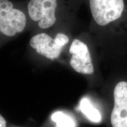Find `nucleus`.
<instances>
[{"mask_svg": "<svg viewBox=\"0 0 127 127\" xmlns=\"http://www.w3.org/2000/svg\"><path fill=\"white\" fill-rule=\"evenodd\" d=\"M24 4L32 34L66 27L73 11L72 0H28Z\"/></svg>", "mask_w": 127, "mask_h": 127, "instance_id": "f257e3e1", "label": "nucleus"}, {"mask_svg": "<svg viewBox=\"0 0 127 127\" xmlns=\"http://www.w3.org/2000/svg\"><path fill=\"white\" fill-rule=\"evenodd\" d=\"M28 28L24 3L0 0V47L28 31Z\"/></svg>", "mask_w": 127, "mask_h": 127, "instance_id": "f03ea898", "label": "nucleus"}, {"mask_svg": "<svg viewBox=\"0 0 127 127\" xmlns=\"http://www.w3.org/2000/svg\"><path fill=\"white\" fill-rule=\"evenodd\" d=\"M71 41V36L65 27L33 33L30 39L29 46L39 56L55 61L61 57Z\"/></svg>", "mask_w": 127, "mask_h": 127, "instance_id": "7ed1b4c3", "label": "nucleus"}, {"mask_svg": "<svg viewBox=\"0 0 127 127\" xmlns=\"http://www.w3.org/2000/svg\"><path fill=\"white\" fill-rule=\"evenodd\" d=\"M92 17L98 25L104 27L121 17L124 0H89Z\"/></svg>", "mask_w": 127, "mask_h": 127, "instance_id": "20e7f679", "label": "nucleus"}, {"mask_svg": "<svg viewBox=\"0 0 127 127\" xmlns=\"http://www.w3.org/2000/svg\"><path fill=\"white\" fill-rule=\"evenodd\" d=\"M68 47L69 63L72 69L83 75L93 74L94 67L87 44L78 38H74Z\"/></svg>", "mask_w": 127, "mask_h": 127, "instance_id": "39448f33", "label": "nucleus"}, {"mask_svg": "<svg viewBox=\"0 0 127 127\" xmlns=\"http://www.w3.org/2000/svg\"><path fill=\"white\" fill-rule=\"evenodd\" d=\"M114 98L111 124L113 127H127V82L121 81L116 85Z\"/></svg>", "mask_w": 127, "mask_h": 127, "instance_id": "423d86ee", "label": "nucleus"}, {"mask_svg": "<svg viewBox=\"0 0 127 127\" xmlns=\"http://www.w3.org/2000/svg\"><path fill=\"white\" fill-rule=\"evenodd\" d=\"M79 109L91 121L97 123L101 121V115L99 111L92 104L88 98H84L81 100Z\"/></svg>", "mask_w": 127, "mask_h": 127, "instance_id": "0eeeda50", "label": "nucleus"}, {"mask_svg": "<svg viewBox=\"0 0 127 127\" xmlns=\"http://www.w3.org/2000/svg\"><path fill=\"white\" fill-rule=\"evenodd\" d=\"M60 118H57V125L58 127H74L75 122L74 120L67 115L62 113L57 114Z\"/></svg>", "mask_w": 127, "mask_h": 127, "instance_id": "6e6552de", "label": "nucleus"}, {"mask_svg": "<svg viewBox=\"0 0 127 127\" xmlns=\"http://www.w3.org/2000/svg\"><path fill=\"white\" fill-rule=\"evenodd\" d=\"M0 127H8L7 120L1 113H0Z\"/></svg>", "mask_w": 127, "mask_h": 127, "instance_id": "1a4fd4ad", "label": "nucleus"}, {"mask_svg": "<svg viewBox=\"0 0 127 127\" xmlns=\"http://www.w3.org/2000/svg\"><path fill=\"white\" fill-rule=\"evenodd\" d=\"M11 127H18V126H12Z\"/></svg>", "mask_w": 127, "mask_h": 127, "instance_id": "9d476101", "label": "nucleus"}]
</instances>
